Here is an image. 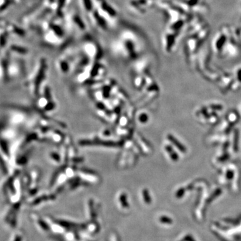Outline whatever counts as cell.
Wrapping results in <instances>:
<instances>
[{
  "label": "cell",
  "instance_id": "6da1fadb",
  "mask_svg": "<svg viewBox=\"0 0 241 241\" xmlns=\"http://www.w3.org/2000/svg\"><path fill=\"white\" fill-rule=\"evenodd\" d=\"M168 138L169 140L171 141V142L174 143L175 146L178 147V148L179 149V150H180V151H182V152H186V147H185L184 145H182V144H181V143L179 142V141L177 140V139L175 138L174 136H172V135H169L168 136Z\"/></svg>",
  "mask_w": 241,
  "mask_h": 241
},
{
  "label": "cell",
  "instance_id": "7a4b0ae2",
  "mask_svg": "<svg viewBox=\"0 0 241 241\" xmlns=\"http://www.w3.org/2000/svg\"><path fill=\"white\" fill-rule=\"evenodd\" d=\"M166 149H167V151H168V152L170 153L171 157H172V158L174 159V160H176V159H178V154H176V153H175L174 151H173L172 147H171L170 146H167L166 147Z\"/></svg>",
  "mask_w": 241,
  "mask_h": 241
},
{
  "label": "cell",
  "instance_id": "3957f363",
  "mask_svg": "<svg viewBox=\"0 0 241 241\" xmlns=\"http://www.w3.org/2000/svg\"><path fill=\"white\" fill-rule=\"evenodd\" d=\"M139 120L142 123H145L147 120H148V117H147V115L142 114V115H141L140 117H139Z\"/></svg>",
  "mask_w": 241,
  "mask_h": 241
}]
</instances>
